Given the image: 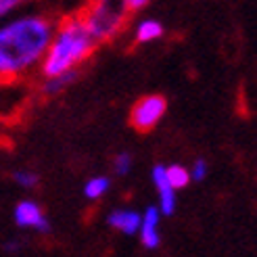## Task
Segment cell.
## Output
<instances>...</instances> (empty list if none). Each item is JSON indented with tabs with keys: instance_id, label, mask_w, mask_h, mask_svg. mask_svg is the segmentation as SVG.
<instances>
[{
	"instance_id": "cell-1",
	"label": "cell",
	"mask_w": 257,
	"mask_h": 257,
	"mask_svg": "<svg viewBox=\"0 0 257 257\" xmlns=\"http://www.w3.org/2000/svg\"><path fill=\"white\" fill-rule=\"evenodd\" d=\"M57 19L40 11H17L0 21V84L38 73Z\"/></svg>"
},
{
	"instance_id": "cell-2",
	"label": "cell",
	"mask_w": 257,
	"mask_h": 257,
	"mask_svg": "<svg viewBox=\"0 0 257 257\" xmlns=\"http://www.w3.org/2000/svg\"><path fill=\"white\" fill-rule=\"evenodd\" d=\"M96 48L98 44L84 25L78 11L61 17L57 19L55 34L38 67V75L50 78V75H59L71 69H82V65L94 55Z\"/></svg>"
},
{
	"instance_id": "cell-3",
	"label": "cell",
	"mask_w": 257,
	"mask_h": 257,
	"mask_svg": "<svg viewBox=\"0 0 257 257\" xmlns=\"http://www.w3.org/2000/svg\"><path fill=\"white\" fill-rule=\"evenodd\" d=\"M96 44H109L125 32L134 9L130 0H88L78 11Z\"/></svg>"
},
{
	"instance_id": "cell-4",
	"label": "cell",
	"mask_w": 257,
	"mask_h": 257,
	"mask_svg": "<svg viewBox=\"0 0 257 257\" xmlns=\"http://www.w3.org/2000/svg\"><path fill=\"white\" fill-rule=\"evenodd\" d=\"M168 113V98L161 94H147L138 98L130 109V125L136 132L147 134L161 123Z\"/></svg>"
},
{
	"instance_id": "cell-5",
	"label": "cell",
	"mask_w": 257,
	"mask_h": 257,
	"mask_svg": "<svg viewBox=\"0 0 257 257\" xmlns=\"http://www.w3.org/2000/svg\"><path fill=\"white\" fill-rule=\"evenodd\" d=\"M13 220L23 230H34L38 234L50 232V220L44 213L42 205L34 199H21L13 209Z\"/></svg>"
},
{
	"instance_id": "cell-6",
	"label": "cell",
	"mask_w": 257,
	"mask_h": 257,
	"mask_svg": "<svg viewBox=\"0 0 257 257\" xmlns=\"http://www.w3.org/2000/svg\"><path fill=\"white\" fill-rule=\"evenodd\" d=\"M151 180H153V184H155V190H157V207L161 211V215L165 217H170L174 215L176 211V195H178V190L170 184V180H168V174H165V165L163 163H157L155 168H153L151 172Z\"/></svg>"
},
{
	"instance_id": "cell-7",
	"label": "cell",
	"mask_w": 257,
	"mask_h": 257,
	"mask_svg": "<svg viewBox=\"0 0 257 257\" xmlns=\"http://www.w3.org/2000/svg\"><path fill=\"white\" fill-rule=\"evenodd\" d=\"M161 211L157 205H149V207L143 211V222H140V230H138V236H140V245L149 251H155L161 245Z\"/></svg>"
},
{
	"instance_id": "cell-8",
	"label": "cell",
	"mask_w": 257,
	"mask_h": 257,
	"mask_svg": "<svg viewBox=\"0 0 257 257\" xmlns=\"http://www.w3.org/2000/svg\"><path fill=\"white\" fill-rule=\"evenodd\" d=\"M140 222H143V211H136L130 207H119L113 209L107 215V226L115 232H121L125 236H134L140 230Z\"/></svg>"
},
{
	"instance_id": "cell-9",
	"label": "cell",
	"mask_w": 257,
	"mask_h": 257,
	"mask_svg": "<svg viewBox=\"0 0 257 257\" xmlns=\"http://www.w3.org/2000/svg\"><path fill=\"white\" fill-rule=\"evenodd\" d=\"M82 75V69H71L59 75H50V78H40V84H38V92H40L42 98H55L59 94H63L67 88H71L78 78Z\"/></svg>"
},
{
	"instance_id": "cell-10",
	"label": "cell",
	"mask_w": 257,
	"mask_h": 257,
	"mask_svg": "<svg viewBox=\"0 0 257 257\" xmlns=\"http://www.w3.org/2000/svg\"><path fill=\"white\" fill-rule=\"evenodd\" d=\"M165 36V28L163 23L157 19H143L136 23L134 34H132V42L134 46H145L151 42H157Z\"/></svg>"
},
{
	"instance_id": "cell-11",
	"label": "cell",
	"mask_w": 257,
	"mask_h": 257,
	"mask_svg": "<svg viewBox=\"0 0 257 257\" xmlns=\"http://www.w3.org/2000/svg\"><path fill=\"white\" fill-rule=\"evenodd\" d=\"M111 188V178L109 176H92V178H88L86 180V184H84V197L88 201H98L102 199L109 192Z\"/></svg>"
},
{
	"instance_id": "cell-12",
	"label": "cell",
	"mask_w": 257,
	"mask_h": 257,
	"mask_svg": "<svg viewBox=\"0 0 257 257\" xmlns=\"http://www.w3.org/2000/svg\"><path fill=\"white\" fill-rule=\"evenodd\" d=\"M165 174H168V180L170 184L176 188V190H182L186 188L192 180H190V172L186 165H180V163H172V165H165Z\"/></svg>"
},
{
	"instance_id": "cell-13",
	"label": "cell",
	"mask_w": 257,
	"mask_h": 257,
	"mask_svg": "<svg viewBox=\"0 0 257 257\" xmlns=\"http://www.w3.org/2000/svg\"><path fill=\"white\" fill-rule=\"evenodd\" d=\"M13 182L23 190H32L40 184V176L32 170H15L13 172Z\"/></svg>"
},
{
	"instance_id": "cell-14",
	"label": "cell",
	"mask_w": 257,
	"mask_h": 257,
	"mask_svg": "<svg viewBox=\"0 0 257 257\" xmlns=\"http://www.w3.org/2000/svg\"><path fill=\"white\" fill-rule=\"evenodd\" d=\"M132 168H134V157L127 151H121V153H117V155L113 157V172L117 176H121V178L127 176L132 172Z\"/></svg>"
},
{
	"instance_id": "cell-15",
	"label": "cell",
	"mask_w": 257,
	"mask_h": 257,
	"mask_svg": "<svg viewBox=\"0 0 257 257\" xmlns=\"http://www.w3.org/2000/svg\"><path fill=\"white\" fill-rule=\"evenodd\" d=\"M188 172H190L192 182H203V180L207 178V174H209V165L203 157H199V159H195L188 165Z\"/></svg>"
},
{
	"instance_id": "cell-16",
	"label": "cell",
	"mask_w": 257,
	"mask_h": 257,
	"mask_svg": "<svg viewBox=\"0 0 257 257\" xmlns=\"http://www.w3.org/2000/svg\"><path fill=\"white\" fill-rule=\"evenodd\" d=\"M32 3H34V0H0V17H9V15L25 9Z\"/></svg>"
},
{
	"instance_id": "cell-17",
	"label": "cell",
	"mask_w": 257,
	"mask_h": 257,
	"mask_svg": "<svg viewBox=\"0 0 257 257\" xmlns=\"http://www.w3.org/2000/svg\"><path fill=\"white\" fill-rule=\"evenodd\" d=\"M21 249H23V240H19V238H11L3 245V251L9 255H17V253H21Z\"/></svg>"
},
{
	"instance_id": "cell-18",
	"label": "cell",
	"mask_w": 257,
	"mask_h": 257,
	"mask_svg": "<svg viewBox=\"0 0 257 257\" xmlns=\"http://www.w3.org/2000/svg\"><path fill=\"white\" fill-rule=\"evenodd\" d=\"M149 3L151 0H130V5H132L134 11H143L145 7H149Z\"/></svg>"
}]
</instances>
